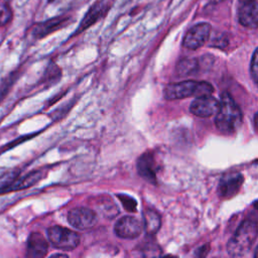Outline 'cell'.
Instances as JSON below:
<instances>
[{
  "mask_svg": "<svg viewBox=\"0 0 258 258\" xmlns=\"http://www.w3.org/2000/svg\"><path fill=\"white\" fill-rule=\"evenodd\" d=\"M238 20L241 25L255 29L258 25V4L257 0H239Z\"/></svg>",
  "mask_w": 258,
  "mask_h": 258,
  "instance_id": "obj_6",
  "label": "cell"
},
{
  "mask_svg": "<svg viewBox=\"0 0 258 258\" xmlns=\"http://www.w3.org/2000/svg\"><path fill=\"white\" fill-rule=\"evenodd\" d=\"M67 20H68V18H66V17H57V18L50 19L39 26V29L37 30V34L39 36H43L46 33H49L51 31L57 29L58 27H61Z\"/></svg>",
  "mask_w": 258,
  "mask_h": 258,
  "instance_id": "obj_17",
  "label": "cell"
},
{
  "mask_svg": "<svg viewBox=\"0 0 258 258\" xmlns=\"http://www.w3.org/2000/svg\"><path fill=\"white\" fill-rule=\"evenodd\" d=\"M213 86L208 82L183 81L180 83L169 84L164 88L163 95L166 100H177L187 97H202L212 95Z\"/></svg>",
  "mask_w": 258,
  "mask_h": 258,
  "instance_id": "obj_3",
  "label": "cell"
},
{
  "mask_svg": "<svg viewBox=\"0 0 258 258\" xmlns=\"http://www.w3.org/2000/svg\"><path fill=\"white\" fill-rule=\"evenodd\" d=\"M108 9H109V7L104 2H96L95 4H93L91 6V8L88 10V12L86 13L85 17L83 18V21L79 25L76 33H79L81 31L85 30L86 28L90 27L95 22H97L98 20L103 18L105 16L106 12L108 11Z\"/></svg>",
  "mask_w": 258,
  "mask_h": 258,
  "instance_id": "obj_12",
  "label": "cell"
},
{
  "mask_svg": "<svg viewBox=\"0 0 258 258\" xmlns=\"http://www.w3.org/2000/svg\"><path fill=\"white\" fill-rule=\"evenodd\" d=\"M144 217V229L147 235L152 236L157 233L161 226V219L158 213L153 210H147L143 214Z\"/></svg>",
  "mask_w": 258,
  "mask_h": 258,
  "instance_id": "obj_14",
  "label": "cell"
},
{
  "mask_svg": "<svg viewBox=\"0 0 258 258\" xmlns=\"http://www.w3.org/2000/svg\"><path fill=\"white\" fill-rule=\"evenodd\" d=\"M219 108V101L212 95L197 97L189 106V111L200 118H208L216 114Z\"/></svg>",
  "mask_w": 258,
  "mask_h": 258,
  "instance_id": "obj_8",
  "label": "cell"
},
{
  "mask_svg": "<svg viewBox=\"0 0 258 258\" xmlns=\"http://www.w3.org/2000/svg\"><path fill=\"white\" fill-rule=\"evenodd\" d=\"M250 73H251L253 82L255 84H257V81H258V50H257V48L254 50V52L252 54V58H251V62H250Z\"/></svg>",
  "mask_w": 258,
  "mask_h": 258,
  "instance_id": "obj_19",
  "label": "cell"
},
{
  "mask_svg": "<svg viewBox=\"0 0 258 258\" xmlns=\"http://www.w3.org/2000/svg\"><path fill=\"white\" fill-rule=\"evenodd\" d=\"M136 165L138 173L144 179L151 183H156V174L159 167L152 152H144L138 158Z\"/></svg>",
  "mask_w": 258,
  "mask_h": 258,
  "instance_id": "obj_11",
  "label": "cell"
},
{
  "mask_svg": "<svg viewBox=\"0 0 258 258\" xmlns=\"http://www.w3.org/2000/svg\"><path fill=\"white\" fill-rule=\"evenodd\" d=\"M211 1V3H213V4H219V3H221V2H224L225 0H210Z\"/></svg>",
  "mask_w": 258,
  "mask_h": 258,
  "instance_id": "obj_23",
  "label": "cell"
},
{
  "mask_svg": "<svg viewBox=\"0 0 258 258\" xmlns=\"http://www.w3.org/2000/svg\"><path fill=\"white\" fill-rule=\"evenodd\" d=\"M47 236L51 245L57 249L71 251L80 244V237L76 232L60 226L50 227Z\"/></svg>",
  "mask_w": 258,
  "mask_h": 258,
  "instance_id": "obj_4",
  "label": "cell"
},
{
  "mask_svg": "<svg viewBox=\"0 0 258 258\" xmlns=\"http://www.w3.org/2000/svg\"><path fill=\"white\" fill-rule=\"evenodd\" d=\"M199 69V62L197 58H183L178 61L176 71L179 76H190L195 74Z\"/></svg>",
  "mask_w": 258,
  "mask_h": 258,
  "instance_id": "obj_16",
  "label": "cell"
},
{
  "mask_svg": "<svg viewBox=\"0 0 258 258\" xmlns=\"http://www.w3.org/2000/svg\"><path fill=\"white\" fill-rule=\"evenodd\" d=\"M253 123H254V128H255V130H256V129H257V126H256V124H257V113H255V114H254Z\"/></svg>",
  "mask_w": 258,
  "mask_h": 258,
  "instance_id": "obj_22",
  "label": "cell"
},
{
  "mask_svg": "<svg viewBox=\"0 0 258 258\" xmlns=\"http://www.w3.org/2000/svg\"><path fill=\"white\" fill-rule=\"evenodd\" d=\"M257 238L256 221L247 219L241 223L227 244L228 253L233 257H241L249 252Z\"/></svg>",
  "mask_w": 258,
  "mask_h": 258,
  "instance_id": "obj_2",
  "label": "cell"
},
{
  "mask_svg": "<svg viewBox=\"0 0 258 258\" xmlns=\"http://www.w3.org/2000/svg\"><path fill=\"white\" fill-rule=\"evenodd\" d=\"M208 252H209L208 246H204V247H203V250H202V248H200V249L198 250L197 255H198V256H206Z\"/></svg>",
  "mask_w": 258,
  "mask_h": 258,
  "instance_id": "obj_21",
  "label": "cell"
},
{
  "mask_svg": "<svg viewBox=\"0 0 258 258\" xmlns=\"http://www.w3.org/2000/svg\"><path fill=\"white\" fill-rule=\"evenodd\" d=\"M43 176L42 171L37 170V171H33L28 173L27 175H25L24 177H22L20 180L16 181L12 186H10L8 188V190H14V189H22L25 187H29L32 184L36 183L37 181H39Z\"/></svg>",
  "mask_w": 258,
  "mask_h": 258,
  "instance_id": "obj_15",
  "label": "cell"
},
{
  "mask_svg": "<svg viewBox=\"0 0 258 258\" xmlns=\"http://www.w3.org/2000/svg\"><path fill=\"white\" fill-rule=\"evenodd\" d=\"M142 224L136 218L131 216L122 217L115 224V233L123 239H135L142 232Z\"/></svg>",
  "mask_w": 258,
  "mask_h": 258,
  "instance_id": "obj_10",
  "label": "cell"
},
{
  "mask_svg": "<svg viewBox=\"0 0 258 258\" xmlns=\"http://www.w3.org/2000/svg\"><path fill=\"white\" fill-rule=\"evenodd\" d=\"M69 223L80 230L92 228L97 222V215L88 208H75L69 212Z\"/></svg>",
  "mask_w": 258,
  "mask_h": 258,
  "instance_id": "obj_9",
  "label": "cell"
},
{
  "mask_svg": "<svg viewBox=\"0 0 258 258\" xmlns=\"http://www.w3.org/2000/svg\"><path fill=\"white\" fill-rule=\"evenodd\" d=\"M51 257H67V255H64V254H53V255H51Z\"/></svg>",
  "mask_w": 258,
  "mask_h": 258,
  "instance_id": "obj_24",
  "label": "cell"
},
{
  "mask_svg": "<svg viewBox=\"0 0 258 258\" xmlns=\"http://www.w3.org/2000/svg\"><path fill=\"white\" fill-rule=\"evenodd\" d=\"M242 122L243 114L240 107L229 93H223L216 112V127L223 134L230 135L240 128Z\"/></svg>",
  "mask_w": 258,
  "mask_h": 258,
  "instance_id": "obj_1",
  "label": "cell"
},
{
  "mask_svg": "<svg viewBox=\"0 0 258 258\" xmlns=\"http://www.w3.org/2000/svg\"><path fill=\"white\" fill-rule=\"evenodd\" d=\"M48 244L45 238L40 233H31L27 241L26 256L28 257H43L46 255Z\"/></svg>",
  "mask_w": 258,
  "mask_h": 258,
  "instance_id": "obj_13",
  "label": "cell"
},
{
  "mask_svg": "<svg viewBox=\"0 0 258 258\" xmlns=\"http://www.w3.org/2000/svg\"><path fill=\"white\" fill-rule=\"evenodd\" d=\"M12 17V10L8 0H0V26L6 25Z\"/></svg>",
  "mask_w": 258,
  "mask_h": 258,
  "instance_id": "obj_18",
  "label": "cell"
},
{
  "mask_svg": "<svg viewBox=\"0 0 258 258\" xmlns=\"http://www.w3.org/2000/svg\"><path fill=\"white\" fill-rule=\"evenodd\" d=\"M117 197L122 202V205L126 209V211L135 212L137 204H136V201L133 198H131L129 196H126V195H118Z\"/></svg>",
  "mask_w": 258,
  "mask_h": 258,
  "instance_id": "obj_20",
  "label": "cell"
},
{
  "mask_svg": "<svg viewBox=\"0 0 258 258\" xmlns=\"http://www.w3.org/2000/svg\"><path fill=\"white\" fill-rule=\"evenodd\" d=\"M211 25L207 22H200L190 27L182 39V45L187 49H198L210 38Z\"/></svg>",
  "mask_w": 258,
  "mask_h": 258,
  "instance_id": "obj_5",
  "label": "cell"
},
{
  "mask_svg": "<svg viewBox=\"0 0 258 258\" xmlns=\"http://www.w3.org/2000/svg\"><path fill=\"white\" fill-rule=\"evenodd\" d=\"M244 177L240 172H229L222 176L219 185L218 194L222 199H231L240 190Z\"/></svg>",
  "mask_w": 258,
  "mask_h": 258,
  "instance_id": "obj_7",
  "label": "cell"
}]
</instances>
